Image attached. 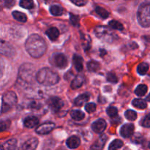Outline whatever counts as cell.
Wrapping results in <instances>:
<instances>
[{
  "instance_id": "cell-35",
  "label": "cell",
  "mask_w": 150,
  "mask_h": 150,
  "mask_svg": "<svg viewBox=\"0 0 150 150\" xmlns=\"http://www.w3.org/2000/svg\"><path fill=\"white\" fill-rule=\"evenodd\" d=\"M85 110L89 114H92V113L95 112V110H96V105L95 103H87L85 105Z\"/></svg>"
},
{
  "instance_id": "cell-32",
  "label": "cell",
  "mask_w": 150,
  "mask_h": 150,
  "mask_svg": "<svg viewBox=\"0 0 150 150\" xmlns=\"http://www.w3.org/2000/svg\"><path fill=\"white\" fill-rule=\"evenodd\" d=\"M125 116L127 118V120H130V121H134L136 120L137 114H136V111H133V110H127L125 113Z\"/></svg>"
},
{
  "instance_id": "cell-5",
  "label": "cell",
  "mask_w": 150,
  "mask_h": 150,
  "mask_svg": "<svg viewBox=\"0 0 150 150\" xmlns=\"http://www.w3.org/2000/svg\"><path fill=\"white\" fill-rule=\"evenodd\" d=\"M95 34L99 39L104 42L111 43L115 40V34L112 32L111 29L107 26H99L95 29Z\"/></svg>"
},
{
  "instance_id": "cell-25",
  "label": "cell",
  "mask_w": 150,
  "mask_h": 150,
  "mask_svg": "<svg viewBox=\"0 0 150 150\" xmlns=\"http://www.w3.org/2000/svg\"><path fill=\"white\" fill-rule=\"evenodd\" d=\"M100 68V64L96 61H90L87 63V69L90 72H97Z\"/></svg>"
},
{
  "instance_id": "cell-38",
  "label": "cell",
  "mask_w": 150,
  "mask_h": 150,
  "mask_svg": "<svg viewBox=\"0 0 150 150\" xmlns=\"http://www.w3.org/2000/svg\"><path fill=\"white\" fill-rule=\"evenodd\" d=\"M29 108H32V109L38 110L41 108V104L37 101H32L29 104Z\"/></svg>"
},
{
  "instance_id": "cell-29",
  "label": "cell",
  "mask_w": 150,
  "mask_h": 150,
  "mask_svg": "<svg viewBox=\"0 0 150 150\" xmlns=\"http://www.w3.org/2000/svg\"><path fill=\"white\" fill-rule=\"evenodd\" d=\"M137 70H138V73H139L140 75H144L146 74L147 73V71L149 70V64L147 63H145V62H142L140 64H139L137 67Z\"/></svg>"
},
{
  "instance_id": "cell-26",
  "label": "cell",
  "mask_w": 150,
  "mask_h": 150,
  "mask_svg": "<svg viewBox=\"0 0 150 150\" xmlns=\"http://www.w3.org/2000/svg\"><path fill=\"white\" fill-rule=\"evenodd\" d=\"M63 11H64V10H63L62 7L59 5H52L50 7V12H51V14L54 15V16H61L63 13Z\"/></svg>"
},
{
  "instance_id": "cell-17",
  "label": "cell",
  "mask_w": 150,
  "mask_h": 150,
  "mask_svg": "<svg viewBox=\"0 0 150 150\" xmlns=\"http://www.w3.org/2000/svg\"><path fill=\"white\" fill-rule=\"evenodd\" d=\"M85 81V78L83 76H81V75H79V76H77L71 83V87L72 89H76L80 88L82 85L83 84V82Z\"/></svg>"
},
{
  "instance_id": "cell-41",
  "label": "cell",
  "mask_w": 150,
  "mask_h": 150,
  "mask_svg": "<svg viewBox=\"0 0 150 150\" xmlns=\"http://www.w3.org/2000/svg\"><path fill=\"white\" fill-rule=\"evenodd\" d=\"M9 127H10V122L9 121H2L1 122V130H7Z\"/></svg>"
},
{
  "instance_id": "cell-39",
  "label": "cell",
  "mask_w": 150,
  "mask_h": 150,
  "mask_svg": "<svg viewBox=\"0 0 150 150\" xmlns=\"http://www.w3.org/2000/svg\"><path fill=\"white\" fill-rule=\"evenodd\" d=\"M70 22H71L72 24L74 25V26H76V25H78V23H79V18L77 16H75V15L70 13Z\"/></svg>"
},
{
  "instance_id": "cell-30",
  "label": "cell",
  "mask_w": 150,
  "mask_h": 150,
  "mask_svg": "<svg viewBox=\"0 0 150 150\" xmlns=\"http://www.w3.org/2000/svg\"><path fill=\"white\" fill-rule=\"evenodd\" d=\"M95 13H96L100 17L102 18H107L108 17V16H109L108 12L105 9L100 7H95Z\"/></svg>"
},
{
  "instance_id": "cell-34",
  "label": "cell",
  "mask_w": 150,
  "mask_h": 150,
  "mask_svg": "<svg viewBox=\"0 0 150 150\" xmlns=\"http://www.w3.org/2000/svg\"><path fill=\"white\" fill-rule=\"evenodd\" d=\"M107 114L109 117H111V118H114V117H117V114H118V110L117 108L113 106H110L107 108Z\"/></svg>"
},
{
  "instance_id": "cell-40",
  "label": "cell",
  "mask_w": 150,
  "mask_h": 150,
  "mask_svg": "<svg viewBox=\"0 0 150 150\" xmlns=\"http://www.w3.org/2000/svg\"><path fill=\"white\" fill-rule=\"evenodd\" d=\"M133 141L137 144H141L143 142V137H142V135L140 134L134 135L133 137Z\"/></svg>"
},
{
  "instance_id": "cell-27",
  "label": "cell",
  "mask_w": 150,
  "mask_h": 150,
  "mask_svg": "<svg viewBox=\"0 0 150 150\" xmlns=\"http://www.w3.org/2000/svg\"><path fill=\"white\" fill-rule=\"evenodd\" d=\"M147 90V86H146V85L140 84L137 86V88H136V90H135V94H136V95H138V96L142 97L144 96V95L146 93Z\"/></svg>"
},
{
  "instance_id": "cell-7",
  "label": "cell",
  "mask_w": 150,
  "mask_h": 150,
  "mask_svg": "<svg viewBox=\"0 0 150 150\" xmlns=\"http://www.w3.org/2000/svg\"><path fill=\"white\" fill-rule=\"evenodd\" d=\"M51 62L52 65L58 67V68L63 69L66 67L68 64V61L64 54H61V53H57L54 54L51 57Z\"/></svg>"
},
{
  "instance_id": "cell-3",
  "label": "cell",
  "mask_w": 150,
  "mask_h": 150,
  "mask_svg": "<svg viewBox=\"0 0 150 150\" xmlns=\"http://www.w3.org/2000/svg\"><path fill=\"white\" fill-rule=\"evenodd\" d=\"M137 18L139 23L143 27L150 26V2H144L139 6Z\"/></svg>"
},
{
  "instance_id": "cell-28",
  "label": "cell",
  "mask_w": 150,
  "mask_h": 150,
  "mask_svg": "<svg viewBox=\"0 0 150 150\" xmlns=\"http://www.w3.org/2000/svg\"><path fill=\"white\" fill-rule=\"evenodd\" d=\"M123 142L120 139H115L109 145L108 150H117L123 146Z\"/></svg>"
},
{
  "instance_id": "cell-9",
  "label": "cell",
  "mask_w": 150,
  "mask_h": 150,
  "mask_svg": "<svg viewBox=\"0 0 150 150\" xmlns=\"http://www.w3.org/2000/svg\"><path fill=\"white\" fill-rule=\"evenodd\" d=\"M55 127V124L54 122H45L40 125L36 128V133L40 135H45L52 131Z\"/></svg>"
},
{
  "instance_id": "cell-12",
  "label": "cell",
  "mask_w": 150,
  "mask_h": 150,
  "mask_svg": "<svg viewBox=\"0 0 150 150\" xmlns=\"http://www.w3.org/2000/svg\"><path fill=\"white\" fill-rule=\"evenodd\" d=\"M106 126V122L103 120V119H100V120H98L92 124V128L95 133H101L105 130Z\"/></svg>"
},
{
  "instance_id": "cell-43",
  "label": "cell",
  "mask_w": 150,
  "mask_h": 150,
  "mask_svg": "<svg viewBox=\"0 0 150 150\" xmlns=\"http://www.w3.org/2000/svg\"><path fill=\"white\" fill-rule=\"evenodd\" d=\"M14 4H15L14 1H10V0H7V1H6L5 2H4V5H5V7H13V5Z\"/></svg>"
},
{
  "instance_id": "cell-42",
  "label": "cell",
  "mask_w": 150,
  "mask_h": 150,
  "mask_svg": "<svg viewBox=\"0 0 150 150\" xmlns=\"http://www.w3.org/2000/svg\"><path fill=\"white\" fill-rule=\"evenodd\" d=\"M72 3L76 4L77 6H79V7H81V6L85 5L86 4H87V1H83V0H77V1H72Z\"/></svg>"
},
{
  "instance_id": "cell-22",
  "label": "cell",
  "mask_w": 150,
  "mask_h": 150,
  "mask_svg": "<svg viewBox=\"0 0 150 150\" xmlns=\"http://www.w3.org/2000/svg\"><path fill=\"white\" fill-rule=\"evenodd\" d=\"M70 116L76 121H80L84 118L85 114L84 113L82 112L81 111H79V110H73L70 112Z\"/></svg>"
},
{
  "instance_id": "cell-16",
  "label": "cell",
  "mask_w": 150,
  "mask_h": 150,
  "mask_svg": "<svg viewBox=\"0 0 150 150\" xmlns=\"http://www.w3.org/2000/svg\"><path fill=\"white\" fill-rule=\"evenodd\" d=\"M66 144H67V146L70 149H76V148L79 147V146L80 145L81 141L79 137L73 136L67 139Z\"/></svg>"
},
{
  "instance_id": "cell-8",
  "label": "cell",
  "mask_w": 150,
  "mask_h": 150,
  "mask_svg": "<svg viewBox=\"0 0 150 150\" xmlns=\"http://www.w3.org/2000/svg\"><path fill=\"white\" fill-rule=\"evenodd\" d=\"M48 105L51 110L54 112H58L64 105V103L62 100L60 98H57V97H53L48 99Z\"/></svg>"
},
{
  "instance_id": "cell-18",
  "label": "cell",
  "mask_w": 150,
  "mask_h": 150,
  "mask_svg": "<svg viewBox=\"0 0 150 150\" xmlns=\"http://www.w3.org/2000/svg\"><path fill=\"white\" fill-rule=\"evenodd\" d=\"M73 62L76 70H78L79 72H81L83 70V59H82V57L81 56L75 54L73 56Z\"/></svg>"
},
{
  "instance_id": "cell-45",
  "label": "cell",
  "mask_w": 150,
  "mask_h": 150,
  "mask_svg": "<svg viewBox=\"0 0 150 150\" xmlns=\"http://www.w3.org/2000/svg\"><path fill=\"white\" fill-rule=\"evenodd\" d=\"M149 149H150V143H149Z\"/></svg>"
},
{
  "instance_id": "cell-20",
  "label": "cell",
  "mask_w": 150,
  "mask_h": 150,
  "mask_svg": "<svg viewBox=\"0 0 150 150\" xmlns=\"http://www.w3.org/2000/svg\"><path fill=\"white\" fill-rule=\"evenodd\" d=\"M46 35H48V38H49L51 40H56L57 38H59V29L56 27H51L46 31Z\"/></svg>"
},
{
  "instance_id": "cell-36",
  "label": "cell",
  "mask_w": 150,
  "mask_h": 150,
  "mask_svg": "<svg viewBox=\"0 0 150 150\" xmlns=\"http://www.w3.org/2000/svg\"><path fill=\"white\" fill-rule=\"evenodd\" d=\"M107 80H108L109 82H111V83H116L117 81H118V79H117L115 73H108V75H107Z\"/></svg>"
},
{
  "instance_id": "cell-21",
  "label": "cell",
  "mask_w": 150,
  "mask_h": 150,
  "mask_svg": "<svg viewBox=\"0 0 150 150\" xmlns=\"http://www.w3.org/2000/svg\"><path fill=\"white\" fill-rule=\"evenodd\" d=\"M132 104L133 106L139 109H145L147 107L146 101L142 99H134L132 102Z\"/></svg>"
},
{
  "instance_id": "cell-2",
  "label": "cell",
  "mask_w": 150,
  "mask_h": 150,
  "mask_svg": "<svg viewBox=\"0 0 150 150\" xmlns=\"http://www.w3.org/2000/svg\"><path fill=\"white\" fill-rule=\"evenodd\" d=\"M36 80L38 83L44 86H52L58 83L59 76L51 69L45 67L37 73Z\"/></svg>"
},
{
  "instance_id": "cell-23",
  "label": "cell",
  "mask_w": 150,
  "mask_h": 150,
  "mask_svg": "<svg viewBox=\"0 0 150 150\" xmlns=\"http://www.w3.org/2000/svg\"><path fill=\"white\" fill-rule=\"evenodd\" d=\"M13 16L16 21L19 22H21V23H25L27 20V18H26V16L24 14V13H21L20 11H14L13 12Z\"/></svg>"
},
{
  "instance_id": "cell-1",
  "label": "cell",
  "mask_w": 150,
  "mask_h": 150,
  "mask_svg": "<svg viewBox=\"0 0 150 150\" xmlns=\"http://www.w3.org/2000/svg\"><path fill=\"white\" fill-rule=\"evenodd\" d=\"M25 46L29 55L36 59L42 57L47 49L46 43L43 38L35 34L28 38Z\"/></svg>"
},
{
  "instance_id": "cell-19",
  "label": "cell",
  "mask_w": 150,
  "mask_h": 150,
  "mask_svg": "<svg viewBox=\"0 0 150 150\" xmlns=\"http://www.w3.org/2000/svg\"><path fill=\"white\" fill-rule=\"evenodd\" d=\"M89 95L88 93H84L80 95L79 96H78L77 98L75 100V104L77 106H81L83 104L86 103V102H88V100H89Z\"/></svg>"
},
{
  "instance_id": "cell-15",
  "label": "cell",
  "mask_w": 150,
  "mask_h": 150,
  "mask_svg": "<svg viewBox=\"0 0 150 150\" xmlns=\"http://www.w3.org/2000/svg\"><path fill=\"white\" fill-rule=\"evenodd\" d=\"M39 123V120L35 117H28L23 120V125L27 128H33Z\"/></svg>"
},
{
  "instance_id": "cell-11",
  "label": "cell",
  "mask_w": 150,
  "mask_h": 150,
  "mask_svg": "<svg viewBox=\"0 0 150 150\" xmlns=\"http://www.w3.org/2000/svg\"><path fill=\"white\" fill-rule=\"evenodd\" d=\"M134 132V125L133 124H125L120 129V134L124 138H129L133 136Z\"/></svg>"
},
{
  "instance_id": "cell-6",
  "label": "cell",
  "mask_w": 150,
  "mask_h": 150,
  "mask_svg": "<svg viewBox=\"0 0 150 150\" xmlns=\"http://www.w3.org/2000/svg\"><path fill=\"white\" fill-rule=\"evenodd\" d=\"M17 97L13 92H7L2 96L1 113L7 112L17 103Z\"/></svg>"
},
{
  "instance_id": "cell-37",
  "label": "cell",
  "mask_w": 150,
  "mask_h": 150,
  "mask_svg": "<svg viewBox=\"0 0 150 150\" xmlns=\"http://www.w3.org/2000/svg\"><path fill=\"white\" fill-rule=\"evenodd\" d=\"M141 124H142V125L144 127H150V114L146 115V117L142 120Z\"/></svg>"
},
{
  "instance_id": "cell-14",
  "label": "cell",
  "mask_w": 150,
  "mask_h": 150,
  "mask_svg": "<svg viewBox=\"0 0 150 150\" xmlns=\"http://www.w3.org/2000/svg\"><path fill=\"white\" fill-rule=\"evenodd\" d=\"M38 145V140L36 138H32L26 141L22 145L21 150H35Z\"/></svg>"
},
{
  "instance_id": "cell-24",
  "label": "cell",
  "mask_w": 150,
  "mask_h": 150,
  "mask_svg": "<svg viewBox=\"0 0 150 150\" xmlns=\"http://www.w3.org/2000/svg\"><path fill=\"white\" fill-rule=\"evenodd\" d=\"M2 146L4 147V149L5 150H15L17 146V141L14 139H10V140L6 142Z\"/></svg>"
},
{
  "instance_id": "cell-33",
  "label": "cell",
  "mask_w": 150,
  "mask_h": 150,
  "mask_svg": "<svg viewBox=\"0 0 150 150\" xmlns=\"http://www.w3.org/2000/svg\"><path fill=\"white\" fill-rule=\"evenodd\" d=\"M19 4L21 7L25 9H32L34 7V2L31 0H22Z\"/></svg>"
},
{
  "instance_id": "cell-31",
  "label": "cell",
  "mask_w": 150,
  "mask_h": 150,
  "mask_svg": "<svg viewBox=\"0 0 150 150\" xmlns=\"http://www.w3.org/2000/svg\"><path fill=\"white\" fill-rule=\"evenodd\" d=\"M108 25H109V26H111L112 29H117V30H120V31H122L123 29H124V26H123V25L120 22L117 21H109V23H108Z\"/></svg>"
},
{
  "instance_id": "cell-10",
  "label": "cell",
  "mask_w": 150,
  "mask_h": 150,
  "mask_svg": "<svg viewBox=\"0 0 150 150\" xmlns=\"http://www.w3.org/2000/svg\"><path fill=\"white\" fill-rule=\"evenodd\" d=\"M1 53L6 57H13L16 54V51L10 44L2 40L1 42Z\"/></svg>"
},
{
  "instance_id": "cell-44",
  "label": "cell",
  "mask_w": 150,
  "mask_h": 150,
  "mask_svg": "<svg viewBox=\"0 0 150 150\" xmlns=\"http://www.w3.org/2000/svg\"><path fill=\"white\" fill-rule=\"evenodd\" d=\"M146 100H147V101H149V102H150V94H149V95H148V96L147 97H146Z\"/></svg>"
},
{
  "instance_id": "cell-13",
  "label": "cell",
  "mask_w": 150,
  "mask_h": 150,
  "mask_svg": "<svg viewBox=\"0 0 150 150\" xmlns=\"http://www.w3.org/2000/svg\"><path fill=\"white\" fill-rule=\"evenodd\" d=\"M108 137L105 135H103L99 139H98L96 142L91 146L90 150H103L104 146H105Z\"/></svg>"
},
{
  "instance_id": "cell-4",
  "label": "cell",
  "mask_w": 150,
  "mask_h": 150,
  "mask_svg": "<svg viewBox=\"0 0 150 150\" xmlns=\"http://www.w3.org/2000/svg\"><path fill=\"white\" fill-rule=\"evenodd\" d=\"M35 68L32 64H24L19 69V79L24 83H32L35 76Z\"/></svg>"
}]
</instances>
